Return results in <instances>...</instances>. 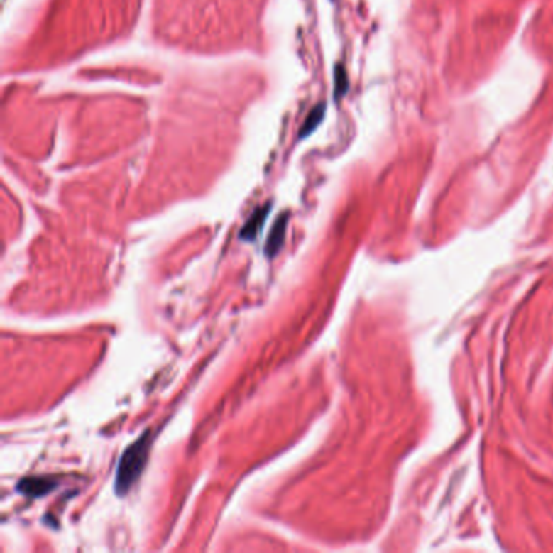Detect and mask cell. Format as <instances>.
Listing matches in <instances>:
<instances>
[{
	"mask_svg": "<svg viewBox=\"0 0 553 553\" xmlns=\"http://www.w3.org/2000/svg\"><path fill=\"white\" fill-rule=\"evenodd\" d=\"M151 448V433L146 430L138 440L133 442L125 449L117 464L116 474V492L119 495H125L132 488L133 483L138 481L141 472H143L148 454Z\"/></svg>",
	"mask_w": 553,
	"mask_h": 553,
	"instance_id": "6da1fadb",
	"label": "cell"
},
{
	"mask_svg": "<svg viewBox=\"0 0 553 553\" xmlns=\"http://www.w3.org/2000/svg\"><path fill=\"white\" fill-rule=\"evenodd\" d=\"M57 487V481L53 477H26L18 483V492L26 495V497L38 498L44 497L50 490Z\"/></svg>",
	"mask_w": 553,
	"mask_h": 553,
	"instance_id": "7a4b0ae2",
	"label": "cell"
},
{
	"mask_svg": "<svg viewBox=\"0 0 553 553\" xmlns=\"http://www.w3.org/2000/svg\"><path fill=\"white\" fill-rule=\"evenodd\" d=\"M286 227H288V214H281L275 221L273 231L270 232V236H268L266 247H265V252L268 256H275L279 252V248L283 247L284 237H286Z\"/></svg>",
	"mask_w": 553,
	"mask_h": 553,
	"instance_id": "3957f363",
	"label": "cell"
},
{
	"mask_svg": "<svg viewBox=\"0 0 553 553\" xmlns=\"http://www.w3.org/2000/svg\"><path fill=\"white\" fill-rule=\"evenodd\" d=\"M268 214H270V204H265V207L256 208L255 213L250 216L248 221L245 222V226L242 227L241 237L245 239V241H253V239L258 236L261 227H263Z\"/></svg>",
	"mask_w": 553,
	"mask_h": 553,
	"instance_id": "277c9868",
	"label": "cell"
},
{
	"mask_svg": "<svg viewBox=\"0 0 553 553\" xmlns=\"http://www.w3.org/2000/svg\"><path fill=\"white\" fill-rule=\"evenodd\" d=\"M324 111H327V107H324V104H318L315 109H312V112L307 116L304 125H302L300 128V133L299 136L300 138H305V136H309L310 133H313L317 130L318 125L322 124L323 117H324Z\"/></svg>",
	"mask_w": 553,
	"mask_h": 553,
	"instance_id": "5b68a950",
	"label": "cell"
},
{
	"mask_svg": "<svg viewBox=\"0 0 553 553\" xmlns=\"http://www.w3.org/2000/svg\"><path fill=\"white\" fill-rule=\"evenodd\" d=\"M346 88H347L346 72L341 68V65H338V68H336V98H338V96H343Z\"/></svg>",
	"mask_w": 553,
	"mask_h": 553,
	"instance_id": "8992f818",
	"label": "cell"
}]
</instances>
